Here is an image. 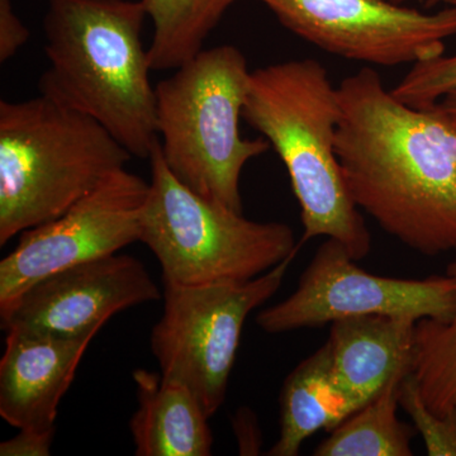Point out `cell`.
Wrapping results in <instances>:
<instances>
[{
    "mask_svg": "<svg viewBox=\"0 0 456 456\" xmlns=\"http://www.w3.org/2000/svg\"><path fill=\"white\" fill-rule=\"evenodd\" d=\"M393 2L402 3V4H406L408 2H413V0H393Z\"/></svg>",
    "mask_w": 456,
    "mask_h": 456,
    "instance_id": "484cf974",
    "label": "cell"
},
{
    "mask_svg": "<svg viewBox=\"0 0 456 456\" xmlns=\"http://www.w3.org/2000/svg\"><path fill=\"white\" fill-rule=\"evenodd\" d=\"M55 431L18 430L16 436L0 444L2 456H49Z\"/></svg>",
    "mask_w": 456,
    "mask_h": 456,
    "instance_id": "7402d4cb",
    "label": "cell"
},
{
    "mask_svg": "<svg viewBox=\"0 0 456 456\" xmlns=\"http://www.w3.org/2000/svg\"><path fill=\"white\" fill-rule=\"evenodd\" d=\"M242 117L283 161L301 208V244L334 239L354 260L364 259L371 236L336 152L341 103L323 65L290 60L251 71Z\"/></svg>",
    "mask_w": 456,
    "mask_h": 456,
    "instance_id": "3957f363",
    "label": "cell"
},
{
    "mask_svg": "<svg viewBox=\"0 0 456 456\" xmlns=\"http://www.w3.org/2000/svg\"><path fill=\"white\" fill-rule=\"evenodd\" d=\"M428 7H434V5L444 4L446 7L456 8V0H425Z\"/></svg>",
    "mask_w": 456,
    "mask_h": 456,
    "instance_id": "d4e9b609",
    "label": "cell"
},
{
    "mask_svg": "<svg viewBox=\"0 0 456 456\" xmlns=\"http://www.w3.org/2000/svg\"><path fill=\"white\" fill-rule=\"evenodd\" d=\"M149 160L140 241L160 264L164 284L250 281L298 253L288 224L248 220L185 187L165 163L160 141Z\"/></svg>",
    "mask_w": 456,
    "mask_h": 456,
    "instance_id": "8992f818",
    "label": "cell"
},
{
    "mask_svg": "<svg viewBox=\"0 0 456 456\" xmlns=\"http://www.w3.org/2000/svg\"><path fill=\"white\" fill-rule=\"evenodd\" d=\"M294 257L246 281L164 284V312L150 338L167 379L184 384L211 417L226 399L242 330L251 312L268 302Z\"/></svg>",
    "mask_w": 456,
    "mask_h": 456,
    "instance_id": "52a82bcc",
    "label": "cell"
},
{
    "mask_svg": "<svg viewBox=\"0 0 456 456\" xmlns=\"http://www.w3.org/2000/svg\"><path fill=\"white\" fill-rule=\"evenodd\" d=\"M150 183L122 169L55 220L20 233L0 261V305L53 273L110 256L140 241Z\"/></svg>",
    "mask_w": 456,
    "mask_h": 456,
    "instance_id": "30bf717a",
    "label": "cell"
},
{
    "mask_svg": "<svg viewBox=\"0 0 456 456\" xmlns=\"http://www.w3.org/2000/svg\"><path fill=\"white\" fill-rule=\"evenodd\" d=\"M406 373L395 375L382 391L345 419L317 446L316 456H411L413 430L399 421V391Z\"/></svg>",
    "mask_w": 456,
    "mask_h": 456,
    "instance_id": "2e32d148",
    "label": "cell"
},
{
    "mask_svg": "<svg viewBox=\"0 0 456 456\" xmlns=\"http://www.w3.org/2000/svg\"><path fill=\"white\" fill-rule=\"evenodd\" d=\"M163 297L139 259L114 254L32 284L0 305V325L7 332L77 338L101 331L119 312Z\"/></svg>",
    "mask_w": 456,
    "mask_h": 456,
    "instance_id": "8fae6325",
    "label": "cell"
},
{
    "mask_svg": "<svg viewBox=\"0 0 456 456\" xmlns=\"http://www.w3.org/2000/svg\"><path fill=\"white\" fill-rule=\"evenodd\" d=\"M154 36L147 49L152 70H175L203 50L236 0H142Z\"/></svg>",
    "mask_w": 456,
    "mask_h": 456,
    "instance_id": "e0dca14e",
    "label": "cell"
},
{
    "mask_svg": "<svg viewBox=\"0 0 456 456\" xmlns=\"http://www.w3.org/2000/svg\"><path fill=\"white\" fill-rule=\"evenodd\" d=\"M336 152L351 198L388 235L426 256L456 251V123L408 106L371 68L345 77Z\"/></svg>",
    "mask_w": 456,
    "mask_h": 456,
    "instance_id": "6da1fadb",
    "label": "cell"
},
{
    "mask_svg": "<svg viewBox=\"0 0 456 456\" xmlns=\"http://www.w3.org/2000/svg\"><path fill=\"white\" fill-rule=\"evenodd\" d=\"M439 106L452 117V121L456 123V92L450 93L445 98L441 99Z\"/></svg>",
    "mask_w": 456,
    "mask_h": 456,
    "instance_id": "cb8c5ba5",
    "label": "cell"
},
{
    "mask_svg": "<svg viewBox=\"0 0 456 456\" xmlns=\"http://www.w3.org/2000/svg\"><path fill=\"white\" fill-rule=\"evenodd\" d=\"M345 246L326 239L284 301L261 311L257 326L284 334L332 323L346 317L384 314L446 320L456 301L455 279L434 275L401 279L370 274L355 264Z\"/></svg>",
    "mask_w": 456,
    "mask_h": 456,
    "instance_id": "ba28073f",
    "label": "cell"
},
{
    "mask_svg": "<svg viewBox=\"0 0 456 456\" xmlns=\"http://www.w3.org/2000/svg\"><path fill=\"white\" fill-rule=\"evenodd\" d=\"M233 432L241 455H259L263 436L257 417L250 408H240L232 419Z\"/></svg>",
    "mask_w": 456,
    "mask_h": 456,
    "instance_id": "603a6c76",
    "label": "cell"
},
{
    "mask_svg": "<svg viewBox=\"0 0 456 456\" xmlns=\"http://www.w3.org/2000/svg\"><path fill=\"white\" fill-rule=\"evenodd\" d=\"M251 71L232 45L202 50L155 86L156 128L165 163L180 183L206 200L242 212L245 165L265 154L268 140L244 139Z\"/></svg>",
    "mask_w": 456,
    "mask_h": 456,
    "instance_id": "5b68a950",
    "label": "cell"
},
{
    "mask_svg": "<svg viewBox=\"0 0 456 456\" xmlns=\"http://www.w3.org/2000/svg\"><path fill=\"white\" fill-rule=\"evenodd\" d=\"M98 331L77 336L8 331L0 360V416L17 430L55 431L60 402Z\"/></svg>",
    "mask_w": 456,
    "mask_h": 456,
    "instance_id": "7c38bea8",
    "label": "cell"
},
{
    "mask_svg": "<svg viewBox=\"0 0 456 456\" xmlns=\"http://www.w3.org/2000/svg\"><path fill=\"white\" fill-rule=\"evenodd\" d=\"M454 411H456V406H455V408H454Z\"/></svg>",
    "mask_w": 456,
    "mask_h": 456,
    "instance_id": "4316f807",
    "label": "cell"
},
{
    "mask_svg": "<svg viewBox=\"0 0 456 456\" xmlns=\"http://www.w3.org/2000/svg\"><path fill=\"white\" fill-rule=\"evenodd\" d=\"M456 92V53L412 65L406 77L392 89L393 95L411 107L435 106Z\"/></svg>",
    "mask_w": 456,
    "mask_h": 456,
    "instance_id": "d6986e66",
    "label": "cell"
},
{
    "mask_svg": "<svg viewBox=\"0 0 456 456\" xmlns=\"http://www.w3.org/2000/svg\"><path fill=\"white\" fill-rule=\"evenodd\" d=\"M237 2V0H236ZM294 35L369 65H415L445 53L456 8L426 13L393 0H259Z\"/></svg>",
    "mask_w": 456,
    "mask_h": 456,
    "instance_id": "9c48e42d",
    "label": "cell"
},
{
    "mask_svg": "<svg viewBox=\"0 0 456 456\" xmlns=\"http://www.w3.org/2000/svg\"><path fill=\"white\" fill-rule=\"evenodd\" d=\"M28 38L29 29L17 16L12 0H0V61L16 55Z\"/></svg>",
    "mask_w": 456,
    "mask_h": 456,
    "instance_id": "44dd1931",
    "label": "cell"
},
{
    "mask_svg": "<svg viewBox=\"0 0 456 456\" xmlns=\"http://www.w3.org/2000/svg\"><path fill=\"white\" fill-rule=\"evenodd\" d=\"M142 0H49L44 18L50 68L40 94L88 114L132 156L159 141L156 93L143 49Z\"/></svg>",
    "mask_w": 456,
    "mask_h": 456,
    "instance_id": "7a4b0ae2",
    "label": "cell"
},
{
    "mask_svg": "<svg viewBox=\"0 0 456 456\" xmlns=\"http://www.w3.org/2000/svg\"><path fill=\"white\" fill-rule=\"evenodd\" d=\"M399 404L421 435L428 455L456 456V411L444 416L432 412L411 374L401 384Z\"/></svg>",
    "mask_w": 456,
    "mask_h": 456,
    "instance_id": "ffe728a7",
    "label": "cell"
},
{
    "mask_svg": "<svg viewBox=\"0 0 456 456\" xmlns=\"http://www.w3.org/2000/svg\"><path fill=\"white\" fill-rule=\"evenodd\" d=\"M449 264L456 281V251ZM413 379L432 412L449 415L456 406V301L446 320L424 318L416 323Z\"/></svg>",
    "mask_w": 456,
    "mask_h": 456,
    "instance_id": "ac0fdd59",
    "label": "cell"
},
{
    "mask_svg": "<svg viewBox=\"0 0 456 456\" xmlns=\"http://www.w3.org/2000/svg\"><path fill=\"white\" fill-rule=\"evenodd\" d=\"M417 321L368 314L331 323L329 344L331 380L356 412L399 373L411 374Z\"/></svg>",
    "mask_w": 456,
    "mask_h": 456,
    "instance_id": "4fadbf2b",
    "label": "cell"
},
{
    "mask_svg": "<svg viewBox=\"0 0 456 456\" xmlns=\"http://www.w3.org/2000/svg\"><path fill=\"white\" fill-rule=\"evenodd\" d=\"M279 406L281 430L268 452L270 456L298 455L312 435L321 428L334 430L353 415L332 384L327 342L288 375L281 387Z\"/></svg>",
    "mask_w": 456,
    "mask_h": 456,
    "instance_id": "9a60e30c",
    "label": "cell"
},
{
    "mask_svg": "<svg viewBox=\"0 0 456 456\" xmlns=\"http://www.w3.org/2000/svg\"><path fill=\"white\" fill-rule=\"evenodd\" d=\"M137 407L130 430L137 456H209V416L196 395L176 380L145 369L134 371Z\"/></svg>",
    "mask_w": 456,
    "mask_h": 456,
    "instance_id": "5bb4252c",
    "label": "cell"
},
{
    "mask_svg": "<svg viewBox=\"0 0 456 456\" xmlns=\"http://www.w3.org/2000/svg\"><path fill=\"white\" fill-rule=\"evenodd\" d=\"M131 158L101 123L46 95L0 102V245L55 220Z\"/></svg>",
    "mask_w": 456,
    "mask_h": 456,
    "instance_id": "277c9868",
    "label": "cell"
}]
</instances>
